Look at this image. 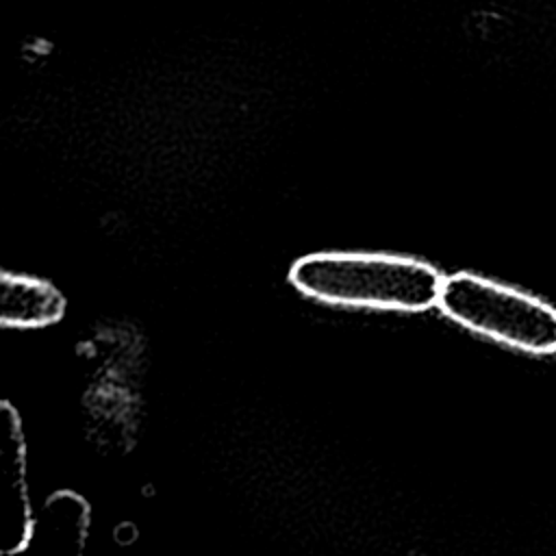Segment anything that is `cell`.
<instances>
[{"mask_svg": "<svg viewBox=\"0 0 556 556\" xmlns=\"http://www.w3.org/2000/svg\"><path fill=\"white\" fill-rule=\"evenodd\" d=\"M291 282L332 304L387 311H426L439 300L443 276L428 263L358 252H319L291 267Z\"/></svg>", "mask_w": 556, "mask_h": 556, "instance_id": "1", "label": "cell"}, {"mask_svg": "<svg viewBox=\"0 0 556 556\" xmlns=\"http://www.w3.org/2000/svg\"><path fill=\"white\" fill-rule=\"evenodd\" d=\"M437 304L460 326L532 354L556 352V308L473 274L443 278Z\"/></svg>", "mask_w": 556, "mask_h": 556, "instance_id": "2", "label": "cell"}, {"mask_svg": "<svg viewBox=\"0 0 556 556\" xmlns=\"http://www.w3.org/2000/svg\"><path fill=\"white\" fill-rule=\"evenodd\" d=\"M26 486V439L17 408L0 400V556L17 552L33 523Z\"/></svg>", "mask_w": 556, "mask_h": 556, "instance_id": "3", "label": "cell"}, {"mask_svg": "<svg viewBox=\"0 0 556 556\" xmlns=\"http://www.w3.org/2000/svg\"><path fill=\"white\" fill-rule=\"evenodd\" d=\"M91 508L76 491L63 489L46 497L33 515L24 545L7 556H83Z\"/></svg>", "mask_w": 556, "mask_h": 556, "instance_id": "4", "label": "cell"}, {"mask_svg": "<svg viewBox=\"0 0 556 556\" xmlns=\"http://www.w3.org/2000/svg\"><path fill=\"white\" fill-rule=\"evenodd\" d=\"M63 293L48 280L0 269V326L43 328L65 315Z\"/></svg>", "mask_w": 556, "mask_h": 556, "instance_id": "5", "label": "cell"}]
</instances>
